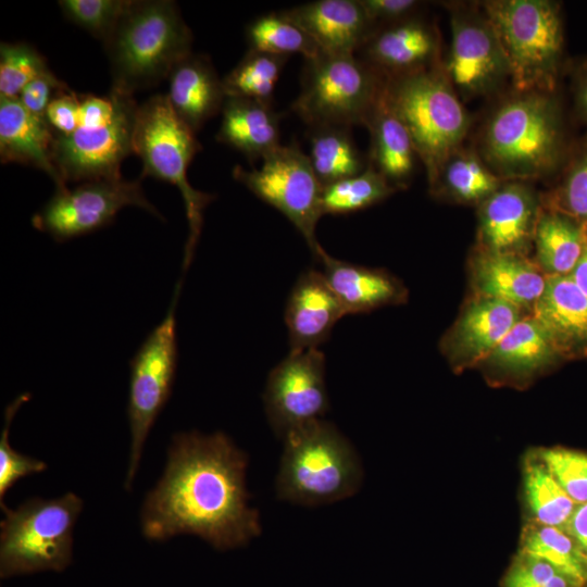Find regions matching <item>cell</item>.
Listing matches in <instances>:
<instances>
[{"mask_svg": "<svg viewBox=\"0 0 587 587\" xmlns=\"http://www.w3.org/2000/svg\"><path fill=\"white\" fill-rule=\"evenodd\" d=\"M55 133L46 118L29 113L17 98L0 97V160L20 163L45 172L57 190L66 188L54 165Z\"/></svg>", "mask_w": 587, "mask_h": 587, "instance_id": "24", "label": "cell"}, {"mask_svg": "<svg viewBox=\"0 0 587 587\" xmlns=\"http://www.w3.org/2000/svg\"><path fill=\"white\" fill-rule=\"evenodd\" d=\"M247 454L224 433L173 436L164 473L143 501L146 539L196 535L224 551L261 534L258 510L249 507Z\"/></svg>", "mask_w": 587, "mask_h": 587, "instance_id": "1", "label": "cell"}, {"mask_svg": "<svg viewBox=\"0 0 587 587\" xmlns=\"http://www.w3.org/2000/svg\"><path fill=\"white\" fill-rule=\"evenodd\" d=\"M558 174L554 185L540 195L541 205L570 216L587 234V138L571 148Z\"/></svg>", "mask_w": 587, "mask_h": 587, "instance_id": "32", "label": "cell"}, {"mask_svg": "<svg viewBox=\"0 0 587 587\" xmlns=\"http://www.w3.org/2000/svg\"><path fill=\"white\" fill-rule=\"evenodd\" d=\"M167 80L171 108L192 133L222 111V79L205 55L191 52L174 65Z\"/></svg>", "mask_w": 587, "mask_h": 587, "instance_id": "25", "label": "cell"}, {"mask_svg": "<svg viewBox=\"0 0 587 587\" xmlns=\"http://www.w3.org/2000/svg\"><path fill=\"white\" fill-rule=\"evenodd\" d=\"M115 91L117 104L110 121L101 124L78 122L73 133L55 134L52 157L65 185L67 182L122 177L121 164L133 152L138 104L134 96Z\"/></svg>", "mask_w": 587, "mask_h": 587, "instance_id": "14", "label": "cell"}, {"mask_svg": "<svg viewBox=\"0 0 587 587\" xmlns=\"http://www.w3.org/2000/svg\"><path fill=\"white\" fill-rule=\"evenodd\" d=\"M141 179L140 176L136 180L105 178L84 182L72 189H55L50 200L32 217V224L55 241H66L111 224L118 211L128 205L162 218L146 198Z\"/></svg>", "mask_w": 587, "mask_h": 587, "instance_id": "12", "label": "cell"}, {"mask_svg": "<svg viewBox=\"0 0 587 587\" xmlns=\"http://www.w3.org/2000/svg\"><path fill=\"white\" fill-rule=\"evenodd\" d=\"M529 313L503 300L471 294L439 348L455 372L477 367L510 329Z\"/></svg>", "mask_w": 587, "mask_h": 587, "instance_id": "17", "label": "cell"}, {"mask_svg": "<svg viewBox=\"0 0 587 587\" xmlns=\"http://www.w3.org/2000/svg\"><path fill=\"white\" fill-rule=\"evenodd\" d=\"M30 399V394L17 396L5 409L4 425L0 435V505L7 508L3 498L7 491L21 478L43 472L47 464L41 460L17 452L10 446L9 430L18 408Z\"/></svg>", "mask_w": 587, "mask_h": 587, "instance_id": "41", "label": "cell"}, {"mask_svg": "<svg viewBox=\"0 0 587 587\" xmlns=\"http://www.w3.org/2000/svg\"><path fill=\"white\" fill-rule=\"evenodd\" d=\"M67 85L49 71L28 83L17 99L33 115L46 118V111L52 99Z\"/></svg>", "mask_w": 587, "mask_h": 587, "instance_id": "43", "label": "cell"}, {"mask_svg": "<svg viewBox=\"0 0 587 587\" xmlns=\"http://www.w3.org/2000/svg\"><path fill=\"white\" fill-rule=\"evenodd\" d=\"M564 530L573 538L587 560V502L576 504Z\"/></svg>", "mask_w": 587, "mask_h": 587, "instance_id": "46", "label": "cell"}, {"mask_svg": "<svg viewBox=\"0 0 587 587\" xmlns=\"http://www.w3.org/2000/svg\"><path fill=\"white\" fill-rule=\"evenodd\" d=\"M573 91L577 112L587 124V60L582 62L575 71Z\"/></svg>", "mask_w": 587, "mask_h": 587, "instance_id": "47", "label": "cell"}, {"mask_svg": "<svg viewBox=\"0 0 587 587\" xmlns=\"http://www.w3.org/2000/svg\"><path fill=\"white\" fill-rule=\"evenodd\" d=\"M569 277L587 296V242L577 265Z\"/></svg>", "mask_w": 587, "mask_h": 587, "instance_id": "48", "label": "cell"}, {"mask_svg": "<svg viewBox=\"0 0 587 587\" xmlns=\"http://www.w3.org/2000/svg\"><path fill=\"white\" fill-rule=\"evenodd\" d=\"M520 550L563 567L587 585V560L564 529L529 521L523 528Z\"/></svg>", "mask_w": 587, "mask_h": 587, "instance_id": "37", "label": "cell"}, {"mask_svg": "<svg viewBox=\"0 0 587 587\" xmlns=\"http://www.w3.org/2000/svg\"><path fill=\"white\" fill-rule=\"evenodd\" d=\"M386 77L355 54L321 52L305 60L292 111L311 128L366 126Z\"/></svg>", "mask_w": 587, "mask_h": 587, "instance_id": "9", "label": "cell"}, {"mask_svg": "<svg viewBox=\"0 0 587 587\" xmlns=\"http://www.w3.org/2000/svg\"><path fill=\"white\" fill-rule=\"evenodd\" d=\"M587 242L583 227L558 211L541 209L530 259L547 277L569 276Z\"/></svg>", "mask_w": 587, "mask_h": 587, "instance_id": "30", "label": "cell"}, {"mask_svg": "<svg viewBox=\"0 0 587 587\" xmlns=\"http://www.w3.org/2000/svg\"><path fill=\"white\" fill-rule=\"evenodd\" d=\"M480 7L505 54L512 89L555 92L564 53L560 4L550 0H489Z\"/></svg>", "mask_w": 587, "mask_h": 587, "instance_id": "5", "label": "cell"}, {"mask_svg": "<svg viewBox=\"0 0 587 587\" xmlns=\"http://www.w3.org/2000/svg\"><path fill=\"white\" fill-rule=\"evenodd\" d=\"M532 315L564 361L587 359V296L569 276L548 277Z\"/></svg>", "mask_w": 587, "mask_h": 587, "instance_id": "23", "label": "cell"}, {"mask_svg": "<svg viewBox=\"0 0 587 587\" xmlns=\"http://www.w3.org/2000/svg\"><path fill=\"white\" fill-rule=\"evenodd\" d=\"M395 189L369 162L360 174L323 186L322 214H348L372 207L389 196Z\"/></svg>", "mask_w": 587, "mask_h": 587, "instance_id": "34", "label": "cell"}, {"mask_svg": "<svg viewBox=\"0 0 587 587\" xmlns=\"http://www.w3.org/2000/svg\"><path fill=\"white\" fill-rule=\"evenodd\" d=\"M502 587H586V583L541 557L520 550L503 577Z\"/></svg>", "mask_w": 587, "mask_h": 587, "instance_id": "39", "label": "cell"}, {"mask_svg": "<svg viewBox=\"0 0 587 587\" xmlns=\"http://www.w3.org/2000/svg\"><path fill=\"white\" fill-rule=\"evenodd\" d=\"M192 34L171 0H129L103 43L111 88L134 96L167 79L174 65L191 53Z\"/></svg>", "mask_w": 587, "mask_h": 587, "instance_id": "3", "label": "cell"}, {"mask_svg": "<svg viewBox=\"0 0 587 587\" xmlns=\"http://www.w3.org/2000/svg\"><path fill=\"white\" fill-rule=\"evenodd\" d=\"M180 287L182 279L175 286L163 321L147 336L129 363L127 419L132 441L126 489L136 475L147 436L172 392L178 358L175 310Z\"/></svg>", "mask_w": 587, "mask_h": 587, "instance_id": "10", "label": "cell"}, {"mask_svg": "<svg viewBox=\"0 0 587 587\" xmlns=\"http://www.w3.org/2000/svg\"><path fill=\"white\" fill-rule=\"evenodd\" d=\"M524 486L532 521L564 529L576 503L538 457L526 460Z\"/></svg>", "mask_w": 587, "mask_h": 587, "instance_id": "33", "label": "cell"}, {"mask_svg": "<svg viewBox=\"0 0 587 587\" xmlns=\"http://www.w3.org/2000/svg\"><path fill=\"white\" fill-rule=\"evenodd\" d=\"M51 71L45 57L26 42L0 45V97L17 98L23 88Z\"/></svg>", "mask_w": 587, "mask_h": 587, "instance_id": "38", "label": "cell"}, {"mask_svg": "<svg viewBox=\"0 0 587 587\" xmlns=\"http://www.w3.org/2000/svg\"><path fill=\"white\" fill-rule=\"evenodd\" d=\"M216 140L248 159L263 158L278 147L279 117L271 102L249 98L226 97Z\"/></svg>", "mask_w": 587, "mask_h": 587, "instance_id": "27", "label": "cell"}, {"mask_svg": "<svg viewBox=\"0 0 587 587\" xmlns=\"http://www.w3.org/2000/svg\"><path fill=\"white\" fill-rule=\"evenodd\" d=\"M201 146L192 133L173 112L166 95H154L138 105L133 134V153L142 162L140 177L152 176L174 185L182 193L188 222L183 270L192 260L202 223L203 211L214 200L211 193L195 189L187 170Z\"/></svg>", "mask_w": 587, "mask_h": 587, "instance_id": "7", "label": "cell"}, {"mask_svg": "<svg viewBox=\"0 0 587 587\" xmlns=\"http://www.w3.org/2000/svg\"><path fill=\"white\" fill-rule=\"evenodd\" d=\"M283 13L327 53L354 54L377 29L360 0H317Z\"/></svg>", "mask_w": 587, "mask_h": 587, "instance_id": "21", "label": "cell"}, {"mask_svg": "<svg viewBox=\"0 0 587 587\" xmlns=\"http://www.w3.org/2000/svg\"><path fill=\"white\" fill-rule=\"evenodd\" d=\"M345 315L323 272H304L295 283L285 309L290 350L319 348Z\"/></svg>", "mask_w": 587, "mask_h": 587, "instance_id": "22", "label": "cell"}, {"mask_svg": "<svg viewBox=\"0 0 587 587\" xmlns=\"http://www.w3.org/2000/svg\"><path fill=\"white\" fill-rule=\"evenodd\" d=\"M287 58L249 49L241 61L222 79L225 96L271 102Z\"/></svg>", "mask_w": 587, "mask_h": 587, "instance_id": "35", "label": "cell"}, {"mask_svg": "<svg viewBox=\"0 0 587 587\" xmlns=\"http://www.w3.org/2000/svg\"><path fill=\"white\" fill-rule=\"evenodd\" d=\"M371 21L394 24L412 17L421 2L415 0H360Z\"/></svg>", "mask_w": 587, "mask_h": 587, "instance_id": "45", "label": "cell"}, {"mask_svg": "<svg viewBox=\"0 0 587 587\" xmlns=\"http://www.w3.org/2000/svg\"><path fill=\"white\" fill-rule=\"evenodd\" d=\"M252 50L288 57L300 53L310 60L321 52L316 42L283 12L268 13L255 18L247 28Z\"/></svg>", "mask_w": 587, "mask_h": 587, "instance_id": "36", "label": "cell"}, {"mask_svg": "<svg viewBox=\"0 0 587 587\" xmlns=\"http://www.w3.org/2000/svg\"><path fill=\"white\" fill-rule=\"evenodd\" d=\"M469 279L472 294L507 301L532 314L548 277L529 257L474 248Z\"/></svg>", "mask_w": 587, "mask_h": 587, "instance_id": "20", "label": "cell"}, {"mask_svg": "<svg viewBox=\"0 0 587 587\" xmlns=\"http://www.w3.org/2000/svg\"><path fill=\"white\" fill-rule=\"evenodd\" d=\"M129 0H60L63 15L102 43L112 34Z\"/></svg>", "mask_w": 587, "mask_h": 587, "instance_id": "40", "label": "cell"}, {"mask_svg": "<svg viewBox=\"0 0 587 587\" xmlns=\"http://www.w3.org/2000/svg\"><path fill=\"white\" fill-rule=\"evenodd\" d=\"M78 111L79 93L67 88L52 99L46 120L57 135H68L77 127Z\"/></svg>", "mask_w": 587, "mask_h": 587, "instance_id": "44", "label": "cell"}, {"mask_svg": "<svg viewBox=\"0 0 587 587\" xmlns=\"http://www.w3.org/2000/svg\"><path fill=\"white\" fill-rule=\"evenodd\" d=\"M363 50V61L385 77L407 75L440 64V39L430 23L415 15L377 28Z\"/></svg>", "mask_w": 587, "mask_h": 587, "instance_id": "19", "label": "cell"}, {"mask_svg": "<svg viewBox=\"0 0 587 587\" xmlns=\"http://www.w3.org/2000/svg\"><path fill=\"white\" fill-rule=\"evenodd\" d=\"M316 259L346 315L371 312L407 301L404 285L389 273L335 259L324 249Z\"/></svg>", "mask_w": 587, "mask_h": 587, "instance_id": "26", "label": "cell"}, {"mask_svg": "<svg viewBox=\"0 0 587 587\" xmlns=\"http://www.w3.org/2000/svg\"><path fill=\"white\" fill-rule=\"evenodd\" d=\"M264 404L267 420L282 439L322 420L328 410L323 352L319 348L290 350L268 374Z\"/></svg>", "mask_w": 587, "mask_h": 587, "instance_id": "15", "label": "cell"}, {"mask_svg": "<svg viewBox=\"0 0 587 587\" xmlns=\"http://www.w3.org/2000/svg\"><path fill=\"white\" fill-rule=\"evenodd\" d=\"M276 477L283 501L316 507L353 496L362 480L350 441L329 422L317 420L288 433Z\"/></svg>", "mask_w": 587, "mask_h": 587, "instance_id": "4", "label": "cell"}, {"mask_svg": "<svg viewBox=\"0 0 587 587\" xmlns=\"http://www.w3.org/2000/svg\"><path fill=\"white\" fill-rule=\"evenodd\" d=\"M475 148L450 152L428 180L433 197L459 204L479 205L501 184Z\"/></svg>", "mask_w": 587, "mask_h": 587, "instance_id": "29", "label": "cell"}, {"mask_svg": "<svg viewBox=\"0 0 587 587\" xmlns=\"http://www.w3.org/2000/svg\"><path fill=\"white\" fill-rule=\"evenodd\" d=\"M233 177L285 215L302 235L313 255L319 254L323 247L316 239L315 229L323 215V186L309 155L297 145H279L262 158L260 168L248 171L236 165Z\"/></svg>", "mask_w": 587, "mask_h": 587, "instance_id": "11", "label": "cell"}, {"mask_svg": "<svg viewBox=\"0 0 587 587\" xmlns=\"http://www.w3.org/2000/svg\"><path fill=\"white\" fill-rule=\"evenodd\" d=\"M386 99L407 127L427 180L442 160L462 146L471 118L442 71L435 67L386 77Z\"/></svg>", "mask_w": 587, "mask_h": 587, "instance_id": "6", "label": "cell"}, {"mask_svg": "<svg viewBox=\"0 0 587 587\" xmlns=\"http://www.w3.org/2000/svg\"><path fill=\"white\" fill-rule=\"evenodd\" d=\"M366 127L371 134L369 162L395 189L405 188L412 179L417 154L407 127L391 109L384 90Z\"/></svg>", "mask_w": 587, "mask_h": 587, "instance_id": "28", "label": "cell"}, {"mask_svg": "<svg viewBox=\"0 0 587 587\" xmlns=\"http://www.w3.org/2000/svg\"><path fill=\"white\" fill-rule=\"evenodd\" d=\"M74 492L30 498L15 510L4 508L0 523V577L43 571L62 572L73 559V532L83 510Z\"/></svg>", "mask_w": 587, "mask_h": 587, "instance_id": "8", "label": "cell"}, {"mask_svg": "<svg viewBox=\"0 0 587 587\" xmlns=\"http://www.w3.org/2000/svg\"><path fill=\"white\" fill-rule=\"evenodd\" d=\"M348 129L341 126L312 128L308 155L322 186L355 176L369 165Z\"/></svg>", "mask_w": 587, "mask_h": 587, "instance_id": "31", "label": "cell"}, {"mask_svg": "<svg viewBox=\"0 0 587 587\" xmlns=\"http://www.w3.org/2000/svg\"><path fill=\"white\" fill-rule=\"evenodd\" d=\"M564 360L532 314L520 320L477 365L495 385L527 386Z\"/></svg>", "mask_w": 587, "mask_h": 587, "instance_id": "18", "label": "cell"}, {"mask_svg": "<svg viewBox=\"0 0 587 587\" xmlns=\"http://www.w3.org/2000/svg\"><path fill=\"white\" fill-rule=\"evenodd\" d=\"M475 150L502 180L559 173L571 147L555 92L513 90L504 96L485 118Z\"/></svg>", "mask_w": 587, "mask_h": 587, "instance_id": "2", "label": "cell"}, {"mask_svg": "<svg viewBox=\"0 0 587 587\" xmlns=\"http://www.w3.org/2000/svg\"><path fill=\"white\" fill-rule=\"evenodd\" d=\"M451 45L442 71L463 100L494 96L510 83L509 64L480 4L450 8Z\"/></svg>", "mask_w": 587, "mask_h": 587, "instance_id": "13", "label": "cell"}, {"mask_svg": "<svg viewBox=\"0 0 587 587\" xmlns=\"http://www.w3.org/2000/svg\"><path fill=\"white\" fill-rule=\"evenodd\" d=\"M541 209L540 195L529 182L503 180L477 205L475 248L530 258Z\"/></svg>", "mask_w": 587, "mask_h": 587, "instance_id": "16", "label": "cell"}, {"mask_svg": "<svg viewBox=\"0 0 587 587\" xmlns=\"http://www.w3.org/2000/svg\"><path fill=\"white\" fill-rule=\"evenodd\" d=\"M537 457L576 504L587 502V453L548 448L538 451Z\"/></svg>", "mask_w": 587, "mask_h": 587, "instance_id": "42", "label": "cell"}]
</instances>
